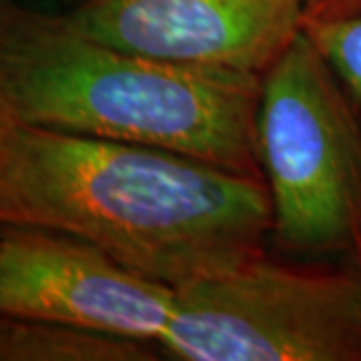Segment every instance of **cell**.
Segmentation results:
<instances>
[{
    "label": "cell",
    "instance_id": "4",
    "mask_svg": "<svg viewBox=\"0 0 361 361\" xmlns=\"http://www.w3.org/2000/svg\"><path fill=\"white\" fill-rule=\"evenodd\" d=\"M159 349L177 361H361V275L259 255L177 289Z\"/></svg>",
    "mask_w": 361,
    "mask_h": 361
},
{
    "label": "cell",
    "instance_id": "6",
    "mask_svg": "<svg viewBox=\"0 0 361 361\" xmlns=\"http://www.w3.org/2000/svg\"><path fill=\"white\" fill-rule=\"evenodd\" d=\"M65 14L125 51L263 75L299 35L305 0H78Z\"/></svg>",
    "mask_w": 361,
    "mask_h": 361
},
{
    "label": "cell",
    "instance_id": "8",
    "mask_svg": "<svg viewBox=\"0 0 361 361\" xmlns=\"http://www.w3.org/2000/svg\"><path fill=\"white\" fill-rule=\"evenodd\" d=\"M303 30L334 68L361 116V13L303 18Z\"/></svg>",
    "mask_w": 361,
    "mask_h": 361
},
{
    "label": "cell",
    "instance_id": "12",
    "mask_svg": "<svg viewBox=\"0 0 361 361\" xmlns=\"http://www.w3.org/2000/svg\"><path fill=\"white\" fill-rule=\"evenodd\" d=\"M77 2H78V0H77ZM77 2H75V4H77Z\"/></svg>",
    "mask_w": 361,
    "mask_h": 361
},
{
    "label": "cell",
    "instance_id": "5",
    "mask_svg": "<svg viewBox=\"0 0 361 361\" xmlns=\"http://www.w3.org/2000/svg\"><path fill=\"white\" fill-rule=\"evenodd\" d=\"M177 289L73 235L0 227V311L155 343L167 334Z\"/></svg>",
    "mask_w": 361,
    "mask_h": 361
},
{
    "label": "cell",
    "instance_id": "11",
    "mask_svg": "<svg viewBox=\"0 0 361 361\" xmlns=\"http://www.w3.org/2000/svg\"><path fill=\"white\" fill-rule=\"evenodd\" d=\"M6 4H8V0H0V13H2V8H4Z\"/></svg>",
    "mask_w": 361,
    "mask_h": 361
},
{
    "label": "cell",
    "instance_id": "2",
    "mask_svg": "<svg viewBox=\"0 0 361 361\" xmlns=\"http://www.w3.org/2000/svg\"><path fill=\"white\" fill-rule=\"evenodd\" d=\"M263 75L185 66L80 32L66 14L0 13V101L14 123L197 157L261 177Z\"/></svg>",
    "mask_w": 361,
    "mask_h": 361
},
{
    "label": "cell",
    "instance_id": "10",
    "mask_svg": "<svg viewBox=\"0 0 361 361\" xmlns=\"http://www.w3.org/2000/svg\"><path fill=\"white\" fill-rule=\"evenodd\" d=\"M13 116H11V113L6 111V106H4V103L0 101V137L8 130V127L13 125Z\"/></svg>",
    "mask_w": 361,
    "mask_h": 361
},
{
    "label": "cell",
    "instance_id": "9",
    "mask_svg": "<svg viewBox=\"0 0 361 361\" xmlns=\"http://www.w3.org/2000/svg\"><path fill=\"white\" fill-rule=\"evenodd\" d=\"M361 13V0H305V18H337Z\"/></svg>",
    "mask_w": 361,
    "mask_h": 361
},
{
    "label": "cell",
    "instance_id": "3",
    "mask_svg": "<svg viewBox=\"0 0 361 361\" xmlns=\"http://www.w3.org/2000/svg\"><path fill=\"white\" fill-rule=\"evenodd\" d=\"M257 159L269 241L361 275V116L303 26L263 73Z\"/></svg>",
    "mask_w": 361,
    "mask_h": 361
},
{
    "label": "cell",
    "instance_id": "1",
    "mask_svg": "<svg viewBox=\"0 0 361 361\" xmlns=\"http://www.w3.org/2000/svg\"><path fill=\"white\" fill-rule=\"evenodd\" d=\"M0 227L73 235L180 289L265 255L271 207L255 175L13 123L0 137Z\"/></svg>",
    "mask_w": 361,
    "mask_h": 361
},
{
    "label": "cell",
    "instance_id": "7",
    "mask_svg": "<svg viewBox=\"0 0 361 361\" xmlns=\"http://www.w3.org/2000/svg\"><path fill=\"white\" fill-rule=\"evenodd\" d=\"M155 343L0 311V361H151Z\"/></svg>",
    "mask_w": 361,
    "mask_h": 361
}]
</instances>
